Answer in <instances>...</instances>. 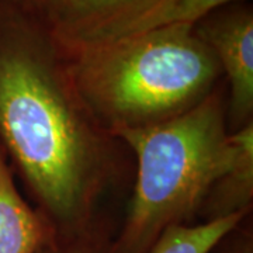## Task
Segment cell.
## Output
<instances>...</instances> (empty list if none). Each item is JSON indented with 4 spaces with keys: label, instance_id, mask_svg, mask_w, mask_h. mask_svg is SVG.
<instances>
[{
    "label": "cell",
    "instance_id": "obj_4",
    "mask_svg": "<svg viewBox=\"0 0 253 253\" xmlns=\"http://www.w3.org/2000/svg\"><path fill=\"white\" fill-rule=\"evenodd\" d=\"M174 0H68L44 21L63 51L146 31Z\"/></svg>",
    "mask_w": 253,
    "mask_h": 253
},
{
    "label": "cell",
    "instance_id": "obj_11",
    "mask_svg": "<svg viewBox=\"0 0 253 253\" xmlns=\"http://www.w3.org/2000/svg\"><path fill=\"white\" fill-rule=\"evenodd\" d=\"M7 1L28 14L45 21L56 10L61 9L68 0H7Z\"/></svg>",
    "mask_w": 253,
    "mask_h": 253
},
{
    "label": "cell",
    "instance_id": "obj_1",
    "mask_svg": "<svg viewBox=\"0 0 253 253\" xmlns=\"http://www.w3.org/2000/svg\"><path fill=\"white\" fill-rule=\"evenodd\" d=\"M113 141L84 107L48 26L0 0V145L56 236L97 219L116 174Z\"/></svg>",
    "mask_w": 253,
    "mask_h": 253
},
{
    "label": "cell",
    "instance_id": "obj_9",
    "mask_svg": "<svg viewBox=\"0 0 253 253\" xmlns=\"http://www.w3.org/2000/svg\"><path fill=\"white\" fill-rule=\"evenodd\" d=\"M113 234L110 226L96 219L86 231L75 236L54 235L38 253H109Z\"/></svg>",
    "mask_w": 253,
    "mask_h": 253
},
{
    "label": "cell",
    "instance_id": "obj_3",
    "mask_svg": "<svg viewBox=\"0 0 253 253\" xmlns=\"http://www.w3.org/2000/svg\"><path fill=\"white\" fill-rule=\"evenodd\" d=\"M136 158V180L124 224L109 253H149L168 228L190 225L229 169L238 148L225 103L212 90L196 107L155 126L116 135Z\"/></svg>",
    "mask_w": 253,
    "mask_h": 253
},
{
    "label": "cell",
    "instance_id": "obj_8",
    "mask_svg": "<svg viewBox=\"0 0 253 253\" xmlns=\"http://www.w3.org/2000/svg\"><path fill=\"white\" fill-rule=\"evenodd\" d=\"M245 214H232L197 225L168 228L149 253H211L231 232L239 228Z\"/></svg>",
    "mask_w": 253,
    "mask_h": 253
},
{
    "label": "cell",
    "instance_id": "obj_10",
    "mask_svg": "<svg viewBox=\"0 0 253 253\" xmlns=\"http://www.w3.org/2000/svg\"><path fill=\"white\" fill-rule=\"evenodd\" d=\"M239 1L244 0H174L149 30L166 26H194L211 13Z\"/></svg>",
    "mask_w": 253,
    "mask_h": 253
},
{
    "label": "cell",
    "instance_id": "obj_7",
    "mask_svg": "<svg viewBox=\"0 0 253 253\" xmlns=\"http://www.w3.org/2000/svg\"><path fill=\"white\" fill-rule=\"evenodd\" d=\"M238 148L229 169L211 191L203 208L204 221L219 219L251 210L253 197V123L236 129Z\"/></svg>",
    "mask_w": 253,
    "mask_h": 253
},
{
    "label": "cell",
    "instance_id": "obj_12",
    "mask_svg": "<svg viewBox=\"0 0 253 253\" xmlns=\"http://www.w3.org/2000/svg\"><path fill=\"white\" fill-rule=\"evenodd\" d=\"M238 229L239 228L222 239L217 246L218 253H253L252 234L246 231L239 232Z\"/></svg>",
    "mask_w": 253,
    "mask_h": 253
},
{
    "label": "cell",
    "instance_id": "obj_6",
    "mask_svg": "<svg viewBox=\"0 0 253 253\" xmlns=\"http://www.w3.org/2000/svg\"><path fill=\"white\" fill-rule=\"evenodd\" d=\"M54 235L42 214L21 197L0 145V253H38Z\"/></svg>",
    "mask_w": 253,
    "mask_h": 253
},
{
    "label": "cell",
    "instance_id": "obj_5",
    "mask_svg": "<svg viewBox=\"0 0 253 253\" xmlns=\"http://www.w3.org/2000/svg\"><path fill=\"white\" fill-rule=\"evenodd\" d=\"M194 33L210 48L229 82V114L238 128L253 114V11L231 4L200 20Z\"/></svg>",
    "mask_w": 253,
    "mask_h": 253
},
{
    "label": "cell",
    "instance_id": "obj_2",
    "mask_svg": "<svg viewBox=\"0 0 253 253\" xmlns=\"http://www.w3.org/2000/svg\"><path fill=\"white\" fill-rule=\"evenodd\" d=\"M63 52L84 107L114 139L196 107L222 73L193 26L152 28Z\"/></svg>",
    "mask_w": 253,
    "mask_h": 253
}]
</instances>
